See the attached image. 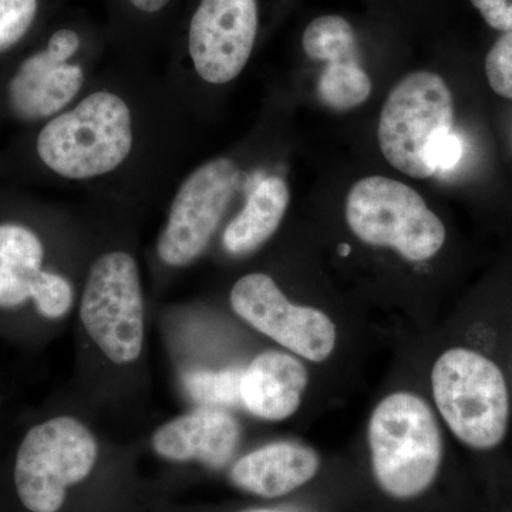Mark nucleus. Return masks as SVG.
Here are the masks:
<instances>
[{
  "label": "nucleus",
  "mask_w": 512,
  "mask_h": 512,
  "mask_svg": "<svg viewBox=\"0 0 512 512\" xmlns=\"http://www.w3.org/2000/svg\"><path fill=\"white\" fill-rule=\"evenodd\" d=\"M431 389L448 429L474 453L500 450L512 427L511 376L490 350L460 345L441 353Z\"/></svg>",
  "instance_id": "obj_1"
},
{
  "label": "nucleus",
  "mask_w": 512,
  "mask_h": 512,
  "mask_svg": "<svg viewBox=\"0 0 512 512\" xmlns=\"http://www.w3.org/2000/svg\"><path fill=\"white\" fill-rule=\"evenodd\" d=\"M373 474L397 500L419 497L439 474L444 444L439 421L423 397L397 392L373 410L367 430Z\"/></svg>",
  "instance_id": "obj_2"
},
{
  "label": "nucleus",
  "mask_w": 512,
  "mask_h": 512,
  "mask_svg": "<svg viewBox=\"0 0 512 512\" xmlns=\"http://www.w3.org/2000/svg\"><path fill=\"white\" fill-rule=\"evenodd\" d=\"M133 114L119 94L99 90L53 117L37 137V154L53 173L90 180L113 173L130 156Z\"/></svg>",
  "instance_id": "obj_3"
},
{
  "label": "nucleus",
  "mask_w": 512,
  "mask_h": 512,
  "mask_svg": "<svg viewBox=\"0 0 512 512\" xmlns=\"http://www.w3.org/2000/svg\"><path fill=\"white\" fill-rule=\"evenodd\" d=\"M454 124V99L446 80L431 72L403 77L384 101L377 140L387 163L413 178L436 173L434 148Z\"/></svg>",
  "instance_id": "obj_4"
},
{
  "label": "nucleus",
  "mask_w": 512,
  "mask_h": 512,
  "mask_svg": "<svg viewBox=\"0 0 512 512\" xmlns=\"http://www.w3.org/2000/svg\"><path fill=\"white\" fill-rule=\"evenodd\" d=\"M346 221L360 241L392 248L407 261L423 262L446 242L443 221L409 185L393 178L366 177L350 188Z\"/></svg>",
  "instance_id": "obj_5"
},
{
  "label": "nucleus",
  "mask_w": 512,
  "mask_h": 512,
  "mask_svg": "<svg viewBox=\"0 0 512 512\" xmlns=\"http://www.w3.org/2000/svg\"><path fill=\"white\" fill-rule=\"evenodd\" d=\"M97 457V441L82 421L60 416L37 424L16 456L20 501L30 512H59L67 490L92 474Z\"/></svg>",
  "instance_id": "obj_6"
},
{
  "label": "nucleus",
  "mask_w": 512,
  "mask_h": 512,
  "mask_svg": "<svg viewBox=\"0 0 512 512\" xmlns=\"http://www.w3.org/2000/svg\"><path fill=\"white\" fill-rule=\"evenodd\" d=\"M80 318L87 335L110 362H136L146 338V311L133 256L110 251L94 261L84 284Z\"/></svg>",
  "instance_id": "obj_7"
},
{
  "label": "nucleus",
  "mask_w": 512,
  "mask_h": 512,
  "mask_svg": "<svg viewBox=\"0 0 512 512\" xmlns=\"http://www.w3.org/2000/svg\"><path fill=\"white\" fill-rule=\"evenodd\" d=\"M238 180V167L228 158L208 161L185 178L157 241V254L165 265L184 268L204 254L224 220Z\"/></svg>",
  "instance_id": "obj_8"
},
{
  "label": "nucleus",
  "mask_w": 512,
  "mask_h": 512,
  "mask_svg": "<svg viewBox=\"0 0 512 512\" xmlns=\"http://www.w3.org/2000/svg\"><path fill=\"white\" fill-rule=\"evenodd\" d=\"M229 302L252 328L311 362H325L335 350L333 320L319 309L293 305L269 275L242 276Z\"/></svg>",
  "instance_id": "obj_9"
},
{
  "label": "nucleus",
  "mask_w": 512,
  "mask_h": 512,
  "mask_svg": "<svg viewBox=\"0 0 512 512\" xmlns=\"http://www.w3.org/2000/svg\"><path fill=\"white\" fill-rule=\"evenodd\" d=\"M256 35V0H201L188 32L195 72L218 86L237 79L249 62Z\"/></svg>",
  "instance_id": "obj_10"
},
{
  "label": "nucleus",
  "mask_w": 512,
  "mask_h": 512,
  "mask_svg": "<svg viewBox=\"0 0 512 512\" xmlns=\"http://www.w3.org/2000/svg\"><path fill=\"white\" fill-rule=\"evenodd\" d=\"M80 47L74 30H57L46 49L29 56L10 80L8 101L18 119L37 121L56 116L76 99L84 84L82 66L70 62Z\"/></svg>",
  "instance_id": "obj_11"
},
{
  "label": "nucleus",
  "mask_w": 512,
  "mask_h": 512,
  "mask_svg": "<svg viewBox=\"0 0 512 512\" xmlns=\"http://www.w3.org/2000/svg\"><path fill=\"white\" fill-rule=\"evenodd\" d=\"M241 441L238 420L225 409L200 407L181 414L154 431L151 446L163 460L197 463L221 470L227 466Z\"/></svg>",
  "instance_id": "obj_12"
},
{
  "label": "nucleus",
  "mask_w": 512,
  "mask_h": 512,
  "mask_svg": "<svg viewBox=\"0 0 512 512\" xmlns=\"http://www.w3.org/2000/svg\"><path fill=\"white\" fill-rule=\"evenodd\" d=\"M308 382L301 360L269 350L256 356L242 373L241 406L258 419H289L301 406Z\"/></svg>",
  "instance_id": "obj_13"
},
{
  "label": "nucleus",
  "mask_w": 512,
  "mask_h": 512,
  "mask_svg": "<svg viewBox=\"0 0 512 512\" xmlns=\"http://www.w3.org/2000/svg\"><path fill=\"white\" fill-rule=\"evenodd\" d=\"M319 467V456L311 447L279 441L239 458L229 478L245 493L278 498L309 483L318 474Z\"/></svg>",
  "instance_id": "obj_14"
},
{
  "label": "nucleus",
  "mask_w": 512,
  "mask_h": 512,
  "mask_svg": "<svg viewBox=\"0 0 512 512\" xmlns=\"http://www.w3.org/2000/svg\"><path fill=\"white\" fill-rule=\"evenodd\" d=\"M291 201L288 184L281 177L262 178L248 195L244 208L225 228L222 245L228 254L245 256L274 237Z\"/></svg>",
  "instance_id": "obj_15"
},
{
  "label": "nucleus",
  "mask_w": 512,
  "mask_h": 512,
  "mask_svg": "<svg viewBox=\"0 0 512 512\" xmlns=\"http://www.w3.org/2000/svg\"><path fill=\"white\" fill-rule=\"evenodd\" d=\"M45 261L35 232L18 224H0V309H15L32 299Z\"/></svg>",
  "instance_id": "obj_16"
},
{
  "label": "nucleus",
  "mask_w": 512,
  "mask_h": 512,
  "mask_svg": "<svg viewBox=\"0 0 512 512\" xmlns=\"http://www.w3.org/2000/svg\"><path fill=\"white\" fill-rule=\"evenodd\" d=\"M323 62L326 66L319 76L318 96L326 107L349 111L369 99L373 84L360 64L359 50L328 56Z\"/></svg>",
  "instance_id": "obj_17"
},
{
  "label": "nucleus",
  "mask_w": 512,
  "mask_h": 512,
  "mask_svg": "<svg viewBox=\"0 0 512 512\" xmlns=\"http://www.w3.org/2000/svg\"><path fill=\"white\" fill-rule=\"evenodd\" d=\"M242 369L192 370L184 376L185 393L202 407L225 409L241 404Z\"/></svg>",
  "instance_id": "obj_18"
},
{
  "label": "nucleus",
  "mask_w": 512,
  "mask_h": 512,
  "mask_svg": "<svg viewBox=\"0 0 512 512\" xmlns=\"http://www.w3.org/2000/svg\"><path fill=\"white\" fill-rule=\"evenodd\" d=\"M302 46L306 56L323 62L328 56L357 52L355 29L342 16H320L305 29Z\"/></svg>",
  "instance_id": "obj_19"
},
{
  "label": "nucleus",
  "mask_w": 512,
  "mask_h": 512,
  "mask_svg": "<svg viewBox=\"0 0 512 512\" xmlns=\"http://www.w3.org/2000/svg\"><path fill=\"white\" fill-rule=\"evenodd\" d=\"M37 312L47 319H60L72 309L74 292L64 276L43 271L32 293Z\"/></svg>",
  "instance_id": "obj_20"
},
{
  "label": "nucleus",
  "mask_w": 512,
  "mask_h": 512,
  "mask_svg": "<svg viewBox=\"0 0 512 512\" xmlns=\"http://www.w3.org/2000/svg\"><path fill=\"white\" fill-rule=\"evenodd\" d=\"M36 15L37 0H0V53L23 39Z\"/></svg>",
  "instance_id": "obj_21"
},
{
  "label": "nucleus",
  "mask_w": 512,
  "mask_h": 512,
  "mask_svg": "<svg viewBox=\"0 0 512 512\" xmlns=\"http://www.w3.org/2000/svg\"><path fill=\"white\" fill-rule=\"evenodd\" d=\"M485 76L491 90L512 100V30L501 33L485 57Z\"/></svg>",
  "instance_id": "obj_22"
},
{
  "label": "nucleus",
  "mask_w": 512,
  "mask_h": 512,
  "mask_svg": "<svg viewBox=\"0 0 512 512\" xmlns=\"http://www.w3.org/2000/svg\"><path fill=\"white\" fill-rule=\"evenodd\" d=\"M491 29L505 33L512 30V0H470Z\"/></svg>",
  "instance_id": "obj_23"
},
{
  "label": "nucleus",
  "mask_w": 512,
  "mask_h": 512,
  "mask_svg": "<svg viewBox=\"0 0 512 512\" xmlns=\"http://www.w3.org/2000/svg\"><path fill=\"white\" fill-rule=\"evenodd\" d=\"M461 156V144L453 133L441 138L439 144L434 148L433 161L437 170L450 168L457 163Z\"/></svg>",
  "instance_id": "obj_24"
},
{
  "label": "nucleus",
  "mask_w": 512,
  "mask_h": 512,
  "mask_svg": "<svg viewBox=\"0 0 512 512\" xmlns=\"http://www.w3.org/2000/svg\"><path fill=\"white\" fill-rule=\"evenodd\" d=\"M131 5L141 12L156 13L158 10L165 8L170 0H130Z\"/></svg>",
  "instance_id": "obj_25"
},
{
  "label": "nucleus",
  "mask_w": 512,
  "mask_h": 512,
  "mask_svg": "<svg viewBox=\"0 0 512 512\" xmlns=\"http://www.w3.org/2000/svg\"><path fill=\"white\" fill-rule=\"evenodd\" d=\"M510 356H511V359H510V376H511V384H512V345H511V350H510Z\"/></svg>",
  "instance_id": "obj_26"
},
{
  "label": "nucleus",
  "mask_w": 512,
  "mask_h": 512,
  "mask_svg": "<svg viewBox=\"0 0 512 512\" xmlns=\"http://www.w3.org/2000/svg\"><path fill=\"white\" fill-rule=\"evenodd\" d=\"M245 512H278V511H272V510H249Z\"/></svg>",
  "instance_id": "obj_27"
}]
</instances>
